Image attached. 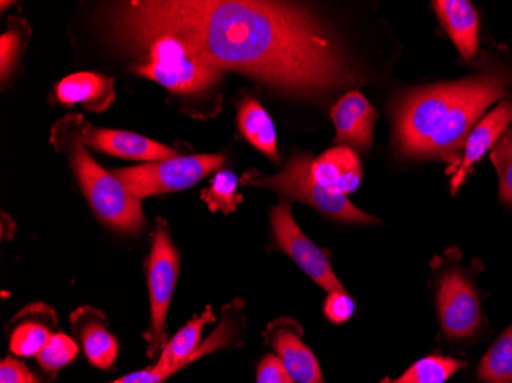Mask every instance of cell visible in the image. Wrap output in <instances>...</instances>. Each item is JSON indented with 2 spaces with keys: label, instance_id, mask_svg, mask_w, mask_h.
Returning <instances> with one entry per match:
<instances>
[{
  "label": "cell",
  "instance_id": "cell-1",
  "mask_svg": "<svg viewBox=\"0 0 512 383\" xmlns=\"http://www.w3.org/2000/svg\"><path fill=\"white\" fill-rule=\"evenodd\" d=\"M117 42L178 37L218 71H237L293 97L358 82L341 45L306 8L255 0H145L106 11Z\"/></svg>",
  "mask_w": 512,
  "mask_h": 383
},
{
  "label": "cell",
  "instance_id": "cell-2",
  "mask_svg": "<svg viewBox=\"0 0 512 383\" xmlns=\"http://www.w3.org/2000/svg\"><path fill=\"white\" fill-rule=\"evenodd\" d=\"M511 85L508 69L493 66L468 79L407 92L394 106L399 151L408 157L442 158L459 167L468 135L486 109L505 99Z\"/></svg>",
  "mask_w": 512,
  "mask_h": 383
},
{
  "label": "cell",
  "instance_id": "cell-3",
  "mask_svg": "<svg viewBox=\"0 0 512 383\" xmlns=\"http://www.w3.org/2000/svg\"><path fill=\"white\" fill-rule=\"evenodd\" d=\"M76 123L77 115L57 123L53 131L57 151L68 155L74 174L97 217L117 232L137 233L146 223L140 200L86 152L82 137L76 134Z\"/></svg>",
  "mask_w": 512,
  "mask_h": 383
},
{
  "label": "cell",
  "instance_id": "cell-4",
  "mask_svg": "<svg viewBox=\"0 0 512 383\" xmlns=\"http://www.w3.org/2000/svg\"><path fill=\"white\" fill-rule=\"evenodd\" d=\"M128 46L146 50L142 62L132 66L131 71L160 83L175 94H201L217 86L223 76L221 71L204 62L189 43L178 37L160 34Z\"/></svg>",
  "mask_w": 512,
  "mask_h": 383
},
{
  "label": "cell",
  "instance_id": "cell-5",
  "mask_svg": "<svg viewBox=\"0 0 512 383\" xmlns=\"http://www.w3.org/2000/svg\"><path fill=\"white\" fill-rule=\"evenodd\" d=\"M312 166L313 160L310 155H293L287 161L283 172H279L278 175L267 177L256 169H250L241 178V183L276 190L279 194L309 204L313 209L342 223L370 224L378 221L353 206L345 195L336 194L316 183L312 175Z\"/></svg>",
  "mask_w": 512,
  "mask_h": 383
},
{
  "label": "cell",
  "instance_id": "cell-6",
  "mask_svg": "<svg viewBox=\"0 0 512 383\" xmlns=\"http://www.w3.org/2000/svg\"><path fill=\"white\" fill-rule=\"evenodd\" d=\"M214 321L212 307H206L201 315L194 316L171 341L166 342L165 348L158 354L157 362L151 368L126 374L109 383H163L174 376L178 370L192 364L200 357L227 347L235 336V321L230 319L227 311H224L220 327L207 338L204 344H201L203 328Z\"/></svg>",
  "mask_w": 512,
  "mask_h": 383
},
{
  "label": "cell",
  "instance_id": "cell-7",
  "mask_svg": "<svg viewBox=\"0 0 512 383\" xmlns=\"http://www.w3.org/2000/svg\"><path fill=\"white\" fill-rule=\"evenodd\" d=\"M226 163L223 155H177L169 160L115 169L126 189L137 200L189 189Z\"/></svg>",
  "mask_w": 512,
  "mask_h": 383
},
{
  "label": "cell",
  "instance_id": "cell-8",
  "mask_svg": "<svg viewBox=\"0 0 512 383\" xmlns=\"http://www.w3.org/2000/svg\"><path fill=\"white\" fill-rule=\"evenodd\" d=\"M180 272V253L174 246L168 224L158 218L152 241L151 255L146 261L149 299H151V330L148 338V356L157 357L166 345V316L174 295Z\"/></svg>",
  "mask_w": 512,
  "mask_h": 383
},
{
  "label": "cell",
  "instance_id": "cell-9",
  "mask_svg": "<svg viewBox=\"0 0 512 383\" xmlns=\"http://www.w3.org/2000/svg\"><path fill=\"white\" fill-rule=\"evenodd\" d=\"M270 221L276 243L298 264L302 272H306L319 287L329 293L345 292L341 281L333 272L330 256L312 243L306 233L299 229L295 218L292 217L289 203L273 207Z\"/></svg>",
  "mask_w": 512,
  "mask_h": 383
},
{
  "label": "cell",
  "instance_id": "cell-10",
  "mask_svg": "<svg viewBox=\"0 0 512 383\" xmlns=\"http://www.w3.org/2000/svg\"><path fill=\"white\" fill-rule=\"evenodd\" d=\"M437 307L440 324L447 338L463 341L479 330L482 322L479 296L473 282L463 273L450 270L440 276Z\"/></svg>",
  "mask_w": 512,
  "mask_h": 383
},
{
  "label": "cell",
  "instance_id": "cell-11",
  "mask_svg": "<svg viewBox=\"0 0 512 383\" xmlns=\"http://www.w3.org/2000/svg\"><path fill=\"white\" fill-rule=\"evenodd\" d=\"M287 373L298 383H325L315 354L302 342V328L289 318L276 319L264 333Z\"/></svg>",
  "mask_w": 512,
  "mask_h": 383
},
{
  "label": "cell",
  "instance_id": "cell-12",
  "mask_svg": "<svg viewBox=\"0 0 512 383\" xmlns=\"http://www.w3.org/2000/svg\"><path fill=\"white\" fill-rule=\"evenodd\" d=\"M79 132L85 145L129 160L163 161L177 157V151L134 132L94 128L79 117Z\"/></svg>",
  "mask_w": 512,
  "mask_h": 383
},
{
  "label": "cell",
  "instance_id": "cell-13",
  "mask_svg": "<svg viewBox=\"0 0 512 383\" xmlns=\"http://www.w3.org/2000/svg\"><path fill=\"white\" fill-rule=\"evenodd\" d=\"M69 322L89 364L100 370H109L119 356V342L114 334L109 333L108 321L102 311L82 307L74 311Z\"/></svg>",
  "mask_w": 512,
  "mask_h": 383
},
{
  "label": "cell",
  "instance_id": "cell-14",
  "mask_svg": "<svg viewBox=\"0 0 512 383\" xmlns=\"http://www.w3.org/2000/svg\"><path fill=\"white\" fill-rule=\"evenodd\" d=\"M57 315L53 308L37 302L17 313L8 327V345L19 357H33L57 333Z\"/></svg>",
  "mask_w": 512,
  "mask_h": 383
},
{
  "label": "cell",
  "instance_id": "cell-15",
  "mask_svg": "<svg viewBox=\"0 0 512 383\" xmlns=\"http://www.w3.org/2000/svg\"><path fill=\"white\" fill-rule=\"evenodd\" d=\"M512 122V102L503 100L493 111L488 112L485 117L474 126L473 131L463 145L462 161L451 177V190L456 194L463 181L467 178L471 166L485 155L488 149H493L497 141L508 131L509 123Z\"/></svg>",
  "mask_w": 512,
  "mask_h": 383
},
{
  "label": "cell",
  "instance_id": "cell-16",
  "mask_svg": "<svg viewBox=\"0 0 512 383\" xmlns=\"http://www.w3.org/2000/svg\"><path fill=\"white\" fill-rule=\"evenodd\" d=\"M332 120L339 143H347L359 149L370 148L378 112L361 92L345 94L332 109Z\"/></svg>",
  "mask_w": 512,
  "mask_h": 383
},
{
  "label": "cell",
  "instance_id": "cell-17",
  "mask_svg": "<svg viewBox=\"0 0 512 383\" xmlns=\"http://www.w3.org/2000/svg\"><path fill=\"white\" fill-rule=\"evenodd\" d=\"M312 175L324 189L347 195L355 192L361 184V161L353 149L338 146L325 151L313 161Z\"/></svg>",
  "mask_w": 512,
  "mask_h": 383
},
{
  "label": "cell",
  "instance_id": "cell-18",
  "mask_svg": "<svg viewBox=\"0 0 512 383\" xmlns=\"http://www.w3.org/2000/svg\"><path fill=\"white\" fill-rule=\"evenodd\" d=\"M434 10L462 59L471 60L479 50V14L467 0H440Z\"/></svg>",
  "mask_w": 512,
  "mask_h": 383
},
{
  "label": "cell",
  "instance_id": "cell-19",
  "mask_svg": "<svg viewBox=\"0 0 512 383\" xmlns=\"http://www.w3.org/2000/svg\"><path fill=\"white\" fill-rule=\"evenodd\" d=\"M56 97L63 105L106 111L115 99L114 79L94 73L71 74L56 86Z\"/></svg>",
  "mask_w": 512,
  "mask_h": 383
},
{
  "label": "cell",
  "instance_id": "cell-20",
  "mask_svg": "<svg viewBox=\"0 0 512 383\" xmlns=\"http://www.w3.org/2000/svg\"><path fill=\"white\" fill-rule=\"evenodd\" d=\"M238 128L250 145L263 152L270 160L279 161L276 131L272 118L255 99H244L238 109Z\"/></svg>",
  "mask_w": 512,
  "mask_h": 383
},
{
  "label": "cell",
  "instance_id": "cell-21",
  "mask_svg": "<svg viewBox=\"0 0 512 383\" xmlns=\"http://www.w3.org/2000/svg\"><path fill=\"white\" fill-rule=\"evenodd\" d=\"M477 377L483 383H512V325L486 351Z\"/></svg>",
  "mask_w": 512,
  "mask_h": 383
},
{
  "label": "cell",
  "instance_id": "cell-22",
  "mask_svg": "<svg viewBox=\"0 0 512 383\" xmlns=\"http://www.w3.org/2000/svg\"><path fill=\"white\" fill-rule=\"evenodd\" d=\"M463 367L465 362L453 357L428 356L417 361L401 377L390 383H445Z\"/></svg>",
  "mask_w": 512,
  "mask_h": 383
},
{
  "label": "cell",
  "instance_id": "cell-23",
  "mask_svg": "<svg viewBox=\"0 0 512 383\" xmlns=\"http://www.w3.org/2000/svg\"><path fill=\"white\" fill-rule=\"evenodd\" d=\"M31 28L28 23L19 17H11L8 20V31L0 37V69L2 79H8L13 73L14 66L19 62L28 40H30Z\"/></svg>",
  "mask_w": 512,
  "mask_h": 383
},
{
  "label": "cell",
  "instance_id": "cell-24",
  "mask_svg": "<svg viewBox=\"0 0 512 383\" xmlns=\"http://www.w3.org/2000/svg\"><path fill=\"white\" fill-rule=\"evenodd\" d=\"M237 175L230 171H221L215 175L209 189L201 192V200L212 212L230 213L237 209L243 197L237 194Z\"/></svg>",
  "mask_w": 512,
  "mask_h": 383
},
{
  "label": "cell",
  "instance_id": "cell-25",
  "mask_svg": "<svg viewBox=\"0 0 512 383\" xmlns=\"http://www.w3.org/2000/svg\"><path fill=\"white\" fill-rule=\"evenodd\" d=\"M79 354V345L73 338L57 331L37 354V362L45 373L57 374L66 365L73 364Z\"/></svg>",
  "mask_w": 512,
  "mask_h": 383
},
{
  "label": "cell",
  "instance_id": "cell-26",
  "mask_svg": "<svg viewBox=\"0 0 512 383\" xmlns=\"http://www.w3.org/2000/svg\"><path fill=\"white\" fill-rule=\"evenodd\" d=\"M490 158L499 174L500 198L512 206V129H508L493 146Z\"/></svg>",
  "mask_w": 512,
  "mask_h": 383
},
{
  "label": "cell",
  "instance_id": "cell-27",
  "mask_svg": "<svg viewBox=\"0 0 512 383\" xmlns=\"http://www.w3.org/2000/svg\"><path fill=\"white\" fill-rule=\"evenodd\" d=\"M324 313L333 324H344L355 313V302L345 292L330 293L325 299Z\"/></svg>",
  "mask_w": 512,
  "mask_h": 383
},
{
  "label": "cell",
  "instance_id": "cell-28",
  "mask_svg": "<svg viewBox=\"0 0 512 383\" xmlns=\"http://www.w3.org/2000/svg\"><path fill=\"white\" fill-rule=\"evenodd\" d=\"M256 383H295L278 357H264L256 370Z\"/></svg>",
  "mask_w": 512,
  "mask_h": 383
},
{
  "label": "cell",
  "instance_id": "cell-29",
  "mask_svg": "<svg viewBox=\"0 0 512 383\" xmlns=\"http://www.w3.org/2000/svg\"><path fill=\"white\" fill-rule=\"evenodd\" d=\"M0 383H40L23 362L7 357L0 364Z\"/></svg>",
  "mask_w": 512,
  "mask_h": 383
}]
</instances>
